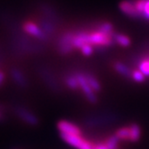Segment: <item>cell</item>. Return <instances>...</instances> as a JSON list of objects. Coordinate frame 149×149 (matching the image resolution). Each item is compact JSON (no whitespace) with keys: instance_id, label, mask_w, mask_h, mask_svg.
<instances>
[{"instance_id":"obj_1","label":"cell","mask_w":149,"mask_h":149,"mask_svg":"<svg viewBox=\"0 0 149 149\" xmlns=\"http://www.w3.org/2000/svg\"><path fill=\"white\" fill-rule=\"evenodd\" d=\"M74 76L77 77V81L79 83V88L84 94V96H86L87 101L93 104L96 103L98 102V97L96 95V93L93 92L88 84L86 77V73H74Z\"/></svg>"},{"instance_id":"obj_2","label":"cell","mask_w":149,"mask_h":149,"mask_svg":"<svg viewBox=\"0 0 149 149\" xmlns=\"http://www.w3.org/2000/svg\"><path fill=\"white\" fill-rule=\"evenodd\" d=\"M15 112L19 119L28 125L36 126L39 123V119L36 117V115L23 106H16L15 108Z\"/></svg>"},{"instance_id":"obj_3","label":"cell","mask_w":149,"mask_h":149,"mask_svg":"<svg viewBox=\"0 0 149 149\" xmlns=\"http://www.w3.org/2000/svg\"><path fill=\"white\" fill-rule=\"evenodd\" d=\"M58 130L60 134L74 135V136H82V130L80 127L71 121L68 120H59L57 124Z\"/></svg>"},{"instance_id":"obj_4","label":"cell","mask_w":149,"mask_h":149,"mask_svg":"<svg viewBox=\"0 0 149 149\" xmlns=\"http://www.w3.org/2000/svg\"><path fill=\"white\" fill-rule=\"evenodd\" d=\"M116 120V116L114 114H101V115H95L92 118H88L86 120V124L89 127H93L96 125H102L107 124L111 121Z\"/></svg>"},{"instance_id":"obj_5","label":"cell","mask_w":149,"mask_h":149,"mask_svg":"<svg viewBox=\"0 0 149 149\" xmlns=\"http://www.w3.org/2000/svg\"><path fill=\"white\" fill-rule=\"evenodd\" d=\"M120 8L121 11L127 16L136 18V19H140V15L137 13L136 9L135 8L134 3L132 0H127V1H123L120 5Z\"/></svg>"},{"instance_id":"obj_6","label":"cell","mask_w":149,"mask_h":149,"mask_svg":"<svg viewBox=\"0 0 149 149\" xmlns=\"http://www.w3.org/2000/svg\"><path fill=\"white\" fill-rule=\"evenodd\" d=\"M40 76L42 77L43 81L47 84V86L54 91H58L59 90V86L58 84L57 80L55 79V77L52 76L49 71L46 70L45 68L40 70Z\"/></svg>"},{"instance_id":"obj_7","label":"cell","mask_w":149,"mask_h":149,"mask_svg":"<svg viewBox=\"0 0 149 149\" xmlns=\"http://www.w3.org/2000/svg\"><path fill=\"white\" fill-rule=\"evenodd\" d=\"M11 77L15 83L17 84L18 86L25 88L28 86V81L27 78L25 77L24 74L18 68H13L11 70Z\"/></svg>"},{"instance_id":"obj_8","label":"cell","mask_w":149,"mask_h":149,"mask_svg":"<svg viewBox=\"0 0 149 149\" xmlns=\"http://www.w3.org/2000/svg\"><path fill=\"white\" fill-rule=\"evenodd\" d=\"M60 136H61V138L66 143H68L71 146L76 147L77 149H79V147L81 146V145L83 144V142L84 140V137H83L82 136H74V135L60 134Z\"/></svg>"},{"instance_id":"obj_9","label":"cell","mask_w":149,"mask_h":149,"mask_svg":"<svg viewBox=\"0 0 149 149\" xmlns=\"http://www.w3.org/2000/svg\"><path fill=\"white\" fill-rule=\"evenodd\" d=\"M24 29L26 33L33 35L40 40H44L47 38L46 34L44 33V31H42L38 25H36L33 23H26L24 26Z\"/></svg>"},{"instance_id":"obj_10","label":"cell","mask_w":149,"mask_h":149,"mask_svg":"<svg viewBox=\"0 0 149 149\" xmlns=\"http://www.w3.org/2000/svg\"><path fill=\"white\" fill-rule=\"evenodd\" d=\"M130 142L136 143L137 141H139L141 137V127L140 126L136 123H132L130 126Z\"/></svg>"},{"instance_id":"obj_11","label":"cell","mask_w":149,"mask_h":149,"mask_svg":"<svg viewBox=\"0 0 149 149\" xmlns=\"http://www.w3.org/2000/svg\"><path fill=\"white\" fill-rule=\"evenodd\" d=\"M114 68L115 70L118 72L119 74H120L121 76H123L124 77L127 78V79H130L131 76H132V71L131 69L126 66L125 64L120 63V62H116L114 64Z\"/></svg>"},{"instance_id":"obj_12","label":"cell","mask_w":149,"mask_h":149,"mask_svg":"<svg viewBox=\"0 0 149 149\" xmlns=\"http://www.w3.org/2000/svg\"><path fill=\"white\" fill-rule=\"evenodd\" d=\"M117 138L120 141H130V127H122L117 130L114 134Z\"/></svg>"},{"instance_id":"obj_13","label":"cell","mask_w":149,"mask_h":149,"mask_svg":"<svg viewBox=\"0 0 149 149\" xmlns=\"http://www.w3.org/2000/svg\"><path fill=\"white\" fill-rule=\"evenodd\" d=\"M86 80H87V83L90 86V87L93 89V92L95 93H98L101 91L102 89V86H101V84L99 83V81L95 78L93 74H88V73H86Z\"/></svg>"},{"instance_id":"obj_14","label":"cell","mask_w":149,"mask_h":149,"mask_svg":"<svg viewBox=\"0 0 149 149\" xmlns=\"http://www.w3.org/2000/svg\"><path fill=\"white\" fill-rule=\"evenodd\" d=\"M65 83L67 84V86L72 90H78L79 89V83L77 81V77L74 76V74L67 76L65 78Z\"/></svg>"},{"instance_id":"obj_15","label":"cell","mask_w":149,"mask_h":149,"mask_svg":"<svg viewBox=\"0 0 149 149\" xmlns=\"http://www.w3.org/2000/svg\"><path fill=\"white\" fill-rule=\"evenodd\" d=\"M119 142L120 140L117 138V136L115 135H111L105 140L104 144L108 149H120Z\"/></svg>"},{"instance_id":"obj_16","label":"cell","mask_w":149,"mask_h":149,"mask_svg":"<svg viewBox=\"0 0 149 149\" xmlns=\"http://www.w3.org/2000/svg\"><path fill=\"white\" fill-rule=\"evenodd\" d=\"M113 39H114V41L117 42L118 44H120V46H123V47H127L130 45V38H127V36L123 35V34H114L113 36Z\"/></svg>"},{"instance_id":"obj_17","label":"cell","mask_w":149,"mask_h":149,"mask_svg":"<svg viewBox=\"0 0 149 149\" xmlns=\"http://www.w3.org/2000/svg\"><path fill=\"white\" fill-rule=\"evenodd\" d=\"M131 78L137 82V83H143L146 81V77L144 74L139 71V70H134L132 71V76H131Z\"/></svg>"},{"instance_id":"obj_18","label":"cell","mask_w":149,"mask_h":149,"mask_svg":"<svg viewBox=\"0 0 149 149\" xmlns=\"http://www.w3.org/2000/svg\"><path fill=\"white\" fill-rule=\"evenodd\" d=\"M80 49H81L83 54L86 55V56H89V55L93 54V48L92 46H90V45H84Z\"/></svg>"},{"instance_id":"obj_19","label":"cell","mask_w":149,"mask_h":149,"mask_svg":"<svg viewBox=\"0 0 149 149\" xmlns=\"http://www.w3.org/2000/svg\"><path fill=\"white\" fill-rule=\"evenodd\" d=\"M143 19L149 20V0H146V5L143 12Z\"/></svg>"},{"instance_id":"obj_20","label":"cell","mask_w":149,"mask_h":149,"mask_svg":"<svg viewBox=\"0 0 149 149\" xmlns=\"http://www.w3.org/2000/svg\"><path fill=\"white\" fill-rule=\"evenodd\" d=\"M93 149H108L104 143H94Z\"/></svg>"},{"instance_id":"obj_21","label":"cell","mask_w":149,"mask_h":149,"mask_svg":"<svg viewBox=\"0 0 149 149\" xmlns=\"http://www.w3.org/2000/svg\"><path fill=\"white\" fill-rule=\"evenodd\" d=\"M5 79H6V76H5V73L0 71V87L3 84V83L5 82Z\"/></svg>"},{"instance_id":"obj_22","label":"cell","mask_w":149,"mask_h":149,"mask_svg":"<svg viewBox=\"0 0 149 149\" xmlns=\"http://www.w3.org/2000/svg\"><path fill=\"white\" fill-rule=\"evenodd\" d=\"M4 119V113H3V111L1 110V107H0V121L3 120Z\"/></svg>"}]
</instances>
